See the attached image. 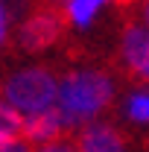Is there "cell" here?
<instances>
[{
  "label": "cell",
  "instance_id": "6da1fadb",
  "mask_svg": "<svg viewBox=\"0 0 149 152\" xmlns=\"http://www.w3.org/2000/svg\"><path fill=\"white\" fill-rule=\"evenodd\" d=\"M114 96L111 79L99 70H73L58 82V108L67 123H82L99 114Z\"/></svg>",
  "mask_w": 149,
  "mask_h": 152
},
{
  "label": "cell",
  "instance_id": "7a4b0ae2",
  "mask_svg": "<svg viewBox=\"0 0 149 152\" xmlns=\"http://www.w3.org/2000/svg\"><path fill=\"white\" fill-rule=\"evenodd\" d=\"M3 96L23 114L47 111L58 105V82L44 67H26L3 85Z\"/></svg>",
  "mask_w": 149,
  "mask_h": 152
},
{
  "label": "cell",
  "instance_id": "3957f363",
  "mask_svg": "<svg viewBox=\"0 0 149 152\" xmlns=\"http://www.w3.org/2000/svg\"><path fill=\"white\" fill-rule=\"evenodd\" d=\"M61 32V20L53 15V12H38L32 18L23 20V26H20L18 32V41L23 50H44V47H50L53 41L58 38Z\"/></svg>",
  "mask_w": 149,
  "mask_h": 152
},
{
  "label": "cell",
  "instance_id": "277c9868",
  "mask_svg": "<svg viewBox=\"0 0 149 152\" xmlns=\"http://www.w3.org/2000/svg\"><path fill=\"white\" fill-rule=\"evenodd\" d=\"M64 126H70V123H67V117L61 114L58 105L47 108V111L23 114V137L32 140V143H50V140H56Z\"/></svg>",
  "mask_w": 149,
  "mask_h": 152
},
{
  "label": "cell",
  "instance_id": "5b68a950",
  "mask_svg": "<svg viewBox=\"0 0 149 152\" xmlns=\"http://www.w3.org/2000/svg\"><path fill=\"white\" fill-rule=\"evenodd\" d=\"M123 61L129 70L140 79H149V29L146 26H129L123 35Z\"/></svg>",
  "mask_w": 149,
  "mask_h": 152
},
{
  "label": "cell",
  "instance_id": "8992f818",
  "mask_svg": "<svg viewBox=\"0 0 149 152\" xmlns=\"http://www.w3.org/2000/svg\"><path fill=\"white\" fill-rule=\"evenodd\" d=\"M79 152H126V143L111 126L91 123L79 134Z\"/></svg>",
  "mask_w": 149,
  "mask_h": 152
},
{
  "label": "cell",
  "instance_id": "52a82bcc",
  "mask_svg": "<svg viewBox=\"0 0 149 152\" xmlns=\"http://www.w3.org/2000/svg\"><path fill=\"white\" fill-rule=\"evenodd\" d=\"M105 3L108 0H67V18L76 26H88Z\"/></svg>",
  "mask_w": 149,
  "mask_h": 152
},
{
  "label": "cell",
  "instance_id": "ba28073f",
  "mask_svg": "<svg viewBox=\"0 0 149 152\" xmlns=\"http://www.w3.org/2000/svg\"><path fill=\"white\" fill-rule=\"evenodd\" d=\"M0 132L23 134V111H18L9 99H0Z\"/></svg>",
  "mask_w": 149,
  "mask_h": 152
},
{
  "label": "cell",
  "instance_id": "9c48e42d",
  "mask_svg": "<svg viewBox=\"0 0 149 152\" xmlns=\"http://www.w3.org/2000/svg\"><path fill=\"white\" fill-rule=\"evenodd\" d=\"M126 111H129V120L149 126V91H134L126 102Z\"/></svg>",
  "mask_w": 149,
  "mask_h": 152
},
{
  "label": "cell",
  "instance_id": "30bf717a",
  "mask_svg": "<svg viewBox=\"0 0 149 152\" xmlns=\"http://www.w3.org/2000/svg\"><path fill=\"white\" fill-rule=\"evenodd\" d=\"M0 152H29V146L23 140H18V134L0 132Z\"/></svg>",
  "mask_w": 149,
  "mask_h": 152
},
{
  "label": "cell",
  "instance_id": "8fae6325",
  "mask_svg": "<svg viewBox=\"0 0 149 152\" xmlns=\"http://www.w3.org/2000/svg\"><path fill=\"white\" fill-rule=\"evenodd\" d=\"M6 32H9V12H6V3L0 0V44L6 41Z\"/></svg>",
  "mask_w": 149,
  "mask_h": 152
},
{
  "label": "cell",
  "instance_id": "7c38bea8",
  "mask_svg": "<svg viewBox=\"0 0 149 152\" xmlns=\"http://www.w3.org/2000/svg\"><path fill=\"white\" fill-rule=\"evenodd\" d=\"M38 152H73V149H70V146H64V143H53V140H50V143H44Z\"/></svg>",
  "mask_w": 149,
  "mask_h": 152
},
{
  "label": "cell",
  "instance_id": "4fadbf2b",
  "mask_svg": "<svg viewBox=\"0 0 149 152\" xmlns=\"http://www.w3.org/2000/svg\"><path fill=\"white\" fill-rule=\"evenodd\" d=\"M143 15H146V23H149V3H146V12H143Z\"/></svg>",
  "mask_w": 149,
  "mask_h": 152
},
{
  "label": "cell",
  "instance_id": "5bb4252c",
  "mask_svg": "<svg viewBox=\"0 0 149 152\" xmlns=\"http://www.w3.org/2000/svg\"><path fill=\"white\" fill-rule=\"evenodd\" d=\"M53 3H67V0H53Z\"/></svg>",
  "mask_w": 149,
  "mask_h": 152
}]
</instances>
